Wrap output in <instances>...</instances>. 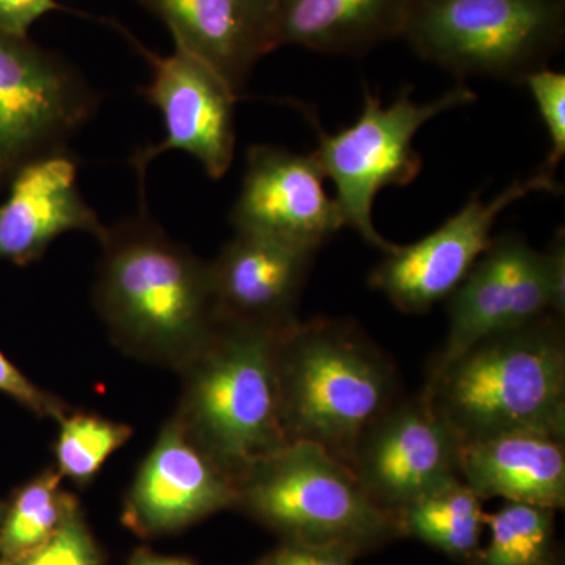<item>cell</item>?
<instances>
[{
	"mask_svg": "<svg viewBox=\"0 0 565 565\" xmlns=\"http://www.w3.org/2000/svg\"><path fill=\"white\" fill-rule=\"evenodd\" d=\"M141 200L139 214L99 241L93 300L117 348L178 373L218 326L210 263L163 232Z\"/></svg>",
	"mask_w": 565,
	"mask_h": 565,
	"instance_id": "obj_1",
	"label": "cell"
},
{
	"mask_svg": "<svg viewBox=\"0 0 565 565\" xmlns=\"http://www.w3.org/2000/svg\"><path fill=\"white\" fill-rule=\"evenodd\" d=\"M422 393L462 444L514 430L565 440L563 316L482 338L429 375Z\"/></svg>",
	"mask_w": 565,
	"mask_h": 565,
	"instance_id": "obj_2",
	"label": "cell"
},
{
	"mask_svg": "<svg viewBox=\"0 0 565 565\" xmlns=\"http://www.w3.org/2000/svg\"><path fill=\"white\" fill-rule=\"evenodd\" d=\"M282 430L345 465L370 424L399 397L396 367L356 323L297 319L277 341Z\"/></svg>",
	"mask_w": 565,
	"mask_h": 565,
	"instance_id": "obj_3",
	"label": "cell"
},
{
	"mask_svg": "<svg viewBox=\"0 0 565 565\" xmlns=\"http://www.w3.org/2000/svg\"><path fill=\"white\" fill-rule=\"evenodd\" d=\"M282 329L218 322L202 351L178 371L173 418L234 481L248 465L288 445L277 379Z\"/></svg>",
	"mask_w": 565,
	"mask_h": 565,
	"instance_id": "obj_4",
	"label": "cell"
},
{
	"mask_svg": "<svg viewBox=\"0 0 565 565\" xmlns=\"http://www.w3.org/2000/svg\"><path fill=\"white\" fill-rule=\"evenodd\" d=\"M281 542L362 556L403 537L397 519L374 503L351 468L326 449L288 444L236 478V504Z\"/></svg>",
	"mask_w": 565,
	"mask_h": 565,
	"instance_id": "obj_5",
	"label": "cell"
},
{
	"mask_svg": "<svg viewBox=\"0 0 565 565\" xmlns=\"http://www.w3.org/2000/svg\"><path fill=\"white\" fill-rule=\"evenodd\" d=\"M564 32L565 0H414L401 36L457 77L523 84L548 66Z\"/></svg>",
	"mask_w": 565,
	"mask_h": 565,
	"instance_id": "obj_6",
	"label": "cell"
},
{
	"mask_svg": "<svg viewBox=\"0 0 565 565\" xmlns=\"http://www.w3.org/2000/svg\"><path fill=\"white\" fill-rule=\"evenodd\" d=\"M476 95L465 84L426 104L412 99V87H405L388 107L364 88L362 115L348 128L329 134L305 109L318 136L313 151L323 177L337 189L334 202L344 226L359 233L363 241L384 253L396 245L375 230L373 207L375 196L390 185H407L418 178L423 169L422 156L414 140L427 121L445 111L473 103Z\"/></svg>",
	"mask_w": 565,
	"mask_h": 565,
	"instance_id": "obj_7",
	"label": "cell"
},
{
	"mask_svg": "<svg viewBox=\"0 0 565 565\" xmlns=\"http://www.w3.org/2000/svg\"><path fill=\"white\" fill-rule=\"evenodd\" d=\"M448 302V334L429 375L489 334L548 315L564 318V230L545 252L535 250L520 234L498 236Z\"/></svg>",
	"mask_w": 565,
	"mask_h": 565,
	"instance_id": "obj_8",
	"label": "cell"
},
{
	"mask_svg": "<svg viewBox=\"0 0 565 565\" xmlns=\"http://www.w3.org/2000/svg\"><path fill=\"white\" fill-rule=\"evenodd\" d=\"M96 106V93L61 55L0 32V180L66 151Z\"/></svg>",
	"mask_w": 565,
	"mask_h": 565,
	"instance_id": "obj_9",
	"label": "cell"
},
{
	"mask_svg": "<svg viewBox=\"0 0 565 565\" xmlns=\"http://www.w3.org/2000/svg\"><path fill=\"white\" fill-rule=\"evenodd\" d=\"M555 174L539 170L509 184L490 202L481 191L462 210L418 243L396 245L370 275V286L407 315H423L448 299L492 244V230L504 210L531 193H559Z\"/></svg>",
	"mask_w": 565,
	"mask_h": 565,
	"instance_id": "obj_10",
	"label": "cell"
},
{
	"mask_svg": "<svg viewBox=\"0 0 565 565\" xmlns=\"http://www.w3.org/2000/svg\"><path fill=\"white\" fill-rule=\"evenodd\" d=\"M459 440L423 393L397 397L364 430L349 460L359 484L396 516L416 498L459 478Z\"/></svg>",
	"mask_w": 565,
	"mask_h": 565,
	"instance_id": "obj_11",
	"label": "cell"
},
{
	"mask_svg": "<svg viewBox=\"0 0 565 565\" xmlns=\"http://www.w3.org/2000/svg\"><path fill=\"white\" fill-rule=\"evenodd\" d=\"M151 65V81L141 95L162 115L166 136L137 151L131 159L140 181L148 166L169 151H184L202 163L212 180L228 172L236 150L234 104L239 96L204 63L180 50L170 55L151 52L122 31Z\"/></svg>",
	"mask_w": 565,
	"mask_h": 565,
	"instance_id": "obj_12",
	"label": "cell"
},
{
	"mask_svg": "<svg viewBox=\"0 0 565 565\" xmlns=\"http://www.w3.org/2000/svg\"><path fill=\"white\" fill-rule=\"evenodd\" d=\"M236 481L185 434L177 419L163 424L122 501L121 522L141 539L188 530L234 509Z\"/></svg>",
	"mask_w": 565,
	"mask_h": 565,
	"instance_id": "obj_13",
	"label": "cell"
},
{
	"mask_svg": "<svg viewBox=\"0 0 565 565\" xmlns=\"http://www.w3.org/2000/svg\"><path fill=\"white\" fill-rule=\"evenodd\" d=\"M321 167L311 154L253 145L243 188L234 204L236 233H255L319 252L344 228L334 199L323 188Z\"/></svg>",
	"mask_w": 565,
	"mask_h": 565,
	"instance_id": "obj_14",
	"label": "cell"
},
{
	"mask_svg": "<svg viewBox=\"0 0 565 565\" xmlns=\"http://www.w3.org/2000/svg\"><path fill=\"white\" fill-rule=\"evenodd\" d=\"M315 250L255 233H236L210 263L218 322L282 329L296 307Z\"/></svg>",
	"mask_w": 565,
	"mask_h": 565,
	"instance_id": "obj_15",
	"label": "cell"
},
{
	"mask_svg": "<svg viewBox=\"0 0 565 565\" xmlns=\"http://www.w3.org/2000/svg\"><path fill=\"white\" fill-rule=\"evenodd\" d=\"M71 232L93 234L98 241L107 233L82 196L76 161L63 151L22 166L0 203V262L18 266L36 262L55 239Z\"/></svg>",
	"mask_w": 565,
	"mask_h": 565,
	"instance_id": "obj_16",
	"label": "cell"
},
{
	"mask_svg": "<svg viewBox=\"0 0 565 565\" xmlns=\"http://www.w3.org/2000/svg\"><path fill=\"white\" fill-rule=\"evenodd\" d=\"M172 33L174 50L214 71L239 96L256 63L277 50L274 0H137Z\"/></svg>",
	"mask_w": 565,
	"mask_h": 565,
	"instance_id": "obj_17",
	"label": "cell"
},
{
	"mask_svg": "<svg viewBox=\"0 0 565 565\" xmlns=\"http://www.w3.org/2000/svg\"><path fill=\"white\" fill-rule=\"evenodd\" d=\"M459 478L482 501L501 498L559 511L565 505V440L514 430L460 446Z\"/></svg>",
	"mask_w": 565,
	"mask_h": 565,
	"instance_id": "obj_18",
	"label": "cell"
},
{
	"mask_svg": "<svg viewBox=\"0 0 565 565\" xmlns=\"http://www.w3.org/2000/svg\"><path fill=\"white\" fill-rule=\"evenodd\" d=\"M414 0H274L277 47L362 55L403 33Z\"/></svg>",
	"mask_w": 565,
	"mask_h": 565,
	"instance_id": "obj_19",
	"label": "cell"
},
{
	"mask_svg": "<svg viewBox=\"0 0 565 565\" xmlns=\"http://www.w3.org/2000/svg\"><path fill=\"white\" fill-rule=\"evenodd\" d=\"M484 514L481 498L455 478L416 498L396 519L403 537L465 564L482 545Z\"/></svg>",
	"mask_w": 565,
	"mask_h": 565,
	"instance_id": "obj_20",
	"label": "cell"
},
{
	"mask_svg": "<svg viewBox=\"0 0 565 565\" xmlns=\"http://www.w3.org/2000/svg\"><path fill=\"white\" fill-rule=\"evenodd\" d=\"M54 467L41 471L7 501L0 526V565H10L46 542L79 508Z\"/></svg>",
	"mask_w": 565,
	"mask_h": 565,
	"instance_id": "obj_21",
	"label": "cell"
},
{
	"mask_svg": "<svg viewBox=\"0 0 565 565\" xmlns=\"http://www.w3.org/2000/svg\"><path fill=\"white\" fill-rule=\"evenodd\" d=\"M555 515L553 509L504 501L486 512L489 539L463 565H556Z\"/></svg>",
	"mask_w": 565,
	"mask_h": 565,
	"instance_id": "obj_22",
	"label": "cell"
},
{
	"mask_svg": "<svg viewBox=\"0 0 565 565\" xmlns=\"http://www.w3.org/2000/svg\"><path fill=\"white\" fill-rule=\"evenodd\" d=\"M57 424L54 468L62 479L82 489L95 481L107 460L134 435L129 424L84 412L71 411Z\"/></svg>",
	"mask_w": 565,
	"mask_h": 565,
	"instance_id": "obj_23",
	"label": "cell"
},
{
	"mask_svg": "<svg viewBox=\"0 0 565 565\" xmlns=\"http://www.w3.org/2000/svg\"><path fill=\"white\" fill-rule=\"evenodd\" d=\"M10 565H106V561L79 505L46 542Z\"/></svg>",
	"mask_w": 565,
	"mask_h": 565,
	"instance_id": "obj_24",
	"label": "cell"
},
{
	"mask_svg": "<svg viewBox=\"0 0 565 565\" xmlns=\"http://www.w3.org/2000/svg\"><path fill=\"white\" fill-rule=\"evenodd\" d=\"M526 85L550 139V154L542 170L556 173L565 154V74L544 66L527 74Z\"/></svg>",
	"mask_w": 565,
	"mask_h": 565,
	"instance_id": "obj_25",
	"label": "cell"
},
{
	"mask_svg": "<svg viewBox=\"0 0 565 565\" xmlns=\"http://www.w3.org/2000/svg\"><path fill=\"white\" fill-rule=\"evenodd\" d=\"M0 393L28 408L39 418L52 419L55 423L61 422L63 416L73 411L61 397L36 385L17 364L10 362L2 351H0Z\"/></svg>",
	"mask_w": 565,
	"mask_h": 565,
	"instance_id": "obj_26",
	"label": "cell"
},
{
	"mask_svg": "<svg viewBox=\"0 0 565 565\" xmlns=\"http://www.w3.org/2000/svg\"><path fill=\"white\" fill-rule=\"evenodd\" d=\"M356 556L340 548L281 542L266 557L264 565H355Z\"/></svg>",
	"mask_w": 565,
	"mask_h": 565,
	"instance_id": "obj_27",
	"label": "cell"
},
{
	"mask_svg": "<svg viewBox=\"0 0 565 565\" xmlns=\"http://www.w3.org/2000/svg\"><path fill=\"white\" fill-rule=\"evenodd\" d=\"M57 10V0H0V32L25 39L36 21Z\"/></svg>",
	"mask_w": 565,
	"mask_h": 565,
	"instance_id": "obj_28",
	"label": "cell"
},
{
	"mask_svg": "<svg viewBox=\"0 0 565 565\" xmlns=\"http://www.w3.org/2000/svg\"><path fill=\"white\" fill-rule=\"evenodd\" d=\"M125 565H196L188 557L162 555V553L154 552V550L140 546L134 550L132 555L129 556L128 563Z\"/></svg>",
	"mask_w": 565,
	"mask_h": 565,
	"instance_id": "obj_29",
	"label": "cell"
},
{
	"mask_svg": "<svg viewBox=\"0 0 565 565\" xmlns=\"http://www.w3.org/2000/svg\"><path fill=\"white\" fill-rule=\"evenodd\" d=\"M7 501H0V526H2L3 512H6Z\"/></svg>",
	"mask_w": 565,
	"mask_h": 565,
	"instance_id": "obj_30",
	"label": "cell"
},
{
	"mask_svg": "<svg viewBox=\"0 0 565 565\" xmlns=\"http://www.w3.org/2000/svg\"><path fill=\"white\" fill-rule=\"evenodd\" d=\"M556 565H564V564H563V561H559V563H557Z\"/></svg>",
	"mask_w": 565,
	"mask_h": 565,
	"instance_id": "obj_31",
	"label": "cell"
},
{
	"mask_svg": "<svg viewBox=\"0 0 565 565\" xmlns=\"http://www.w3.org/2000/svg\"><path fill=\"white\" fill-rule=\"evenodd\" d=\"M256 565H264V564H263V561H259V563H258V564H256Z\"/></svg>",
	"mask_w": 565,
	"mask_h": 565,
	"instance_id": "obj_32",
	"label": "cell"
}]
</instances>
